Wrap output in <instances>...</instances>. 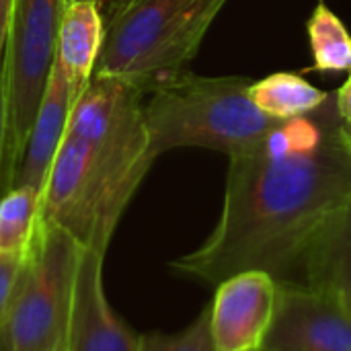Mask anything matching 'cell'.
Listing matches in <instances>:
<instances>
[{"label":"cell","instance_id":"cell-4","mask_svg":"<svg viewBox=\"0 0 351 351\" xmlns=\"http://www.w3.org/2000/svg\"><path fill=\"white\" fill-rule=\"evenodd\" d=\"M228 0H113L93 76L150 93L185 70Z\"/></svg>","mask_w":351,"mask_h":351},{"label":"cell","instance_id":"cell-7","mask_svg":"<svg viewBox=\"0 0 351 351\" xmlns=\"http://www.w3.org/2000/svg\"><path fill=\"white\" fill-rule=\"evenodd\" d=\"M261 351H351V311L323 288L278 284L276 315Z\"/></svg>","mask_w":351,"mask_h":351},{"label":"cell","instance_id":"cell-21","mask_svg":"<svg viewBox=\"0 0 351 351\" xmlns=\"http://www.w3.org/2000/svg\"><path fill=\"white\" fill-rule=\"evenodd\" d=\"M343 134H346L348 142L351 144V123H346V121H343Z\"/></svg>","mask_w":351,"mask_h":351},{"label":"cell","instance_id":"cell-15","mask_svg":"<svg viewBox=\"0 0 351 351\" xmlns=\"http://www.w3.org/2000/svg\"><path fill=\"white\" fill-rule=\"evenodd\" d=\"M41 193L33 187H14L0 195V251L27 255L37 232Z\"/></svg>","mask_w":351,"mask_h":351},{"label":"cell","instance_id":"cell-12","mask_svg":"<svg viewBox=\"0 0 351 351\" xmlns=\"http://www.w3.org/2000/svg\"><path fill=\"white\" fill-rule=\"evenodd\" d=\"M298 284L335 294L351 311V202L308 253Z\"/></svg>","mask_w":351,"mask_h":351},{"label":"cell","instance_id":"cell-1","mask_svg":"<svg viewBox=\"0 0 351 351\" xmlns=\"http://www.w3.org/2000/svg\"><path fill=\"white\" fill-rule=\"evenodd\" d=\"M350 202L351 144L333 93L317 111L282 121L255 150L230 156L212 234L171 269L214 286L241 271L298 284L308 253Z\"/></svg>","mask_w":351,"mask_h":351},{"label":"cell","instance_id":"cell-17","mask_svg":"<svg viewBox=\"0 0 351 351\" xmlns=\"http://www.w3.org/2000/svg\"><path fill=\"white\" fill-rule=\"evenodd\" d=\"M29 255H14L0 251V323L4 321L14 294L21 286V280L27 269Z\"/></svg>","mask_w":351,"mask_h":351},{"label":"cell","instance_id":"cell-13","mask_svg":"<svg viewBox=\"0 0 351 351\" xmlns=\"http://www.w3.org/2000/svg\"><path fill=\"white\" fill-rule=\"evenodd\" d=\"M249 97L265 115L286 121L317 111L329 99V93L319 90L300 74L276 72L261 80H253Z\"/></svg>","mask_w":351,"mask_h":351},{"label":"cell","instance_id":"cell-8","mask_svg":"<svg viewBox=\"0 0 351 351\" xmlns=\"http://www.w3.org/2000/svg\"><path fill=\"white\" fill-rule=\"evenodd\" d=\"M278 282L265 271H241L216 284L210 333L216 351H261L274 323Z\"/></svg>","mask_w":351,"mask_h":351},{"label":"cell","instance_id":"cell-9","mask_svg":"<svg viewBox=\"0 0 351 351\" xmlns=\"http://www.w3.org/2000/svg\"><path fill=\"white\" fill-rule=\"evenodd\" d=\"M103 253L86 247L82 249L64 337L66 351L142 350V335L134 333L107 302L103 290Z\"/></svg>","mask_w":351,"mask_h":351},{"label":"cell","instance_id":"cell-6","mask_svg":"<svg viewBox=\"0 0 351 351\" xmlns=\"http://www.w3.org/2000/svg\"><path fill=\"white\" fill-rule=\"evenodd\" d=\"M66 0H14L4 47L6 138L0 195L12 189L56 60Z\"/></svg>","mask_w":351,"mask_h":351},{"label":"cell","instance_id":"cell-2","mask_svg":"<svg viewBox=\"0 0 351 351\" xmlns=\"http://www.w3.org/2000/svg\"><path fill=\"white\" fill-rule=\"evenodd\" d=\"M144 95L121 78L93 76L72 105L41 193L39 218L103 255L156 158L144 119Z\"/></svg>","mask_w":351,"mask_h":351},{"label":"cell","instance_id":"cell-11","mask_svg":"<svg viewBox=\"0 0 351 351\" xmlns=\"http://www.w3.org/2000/svg\"><path fill=\"white\" fill-rule=\"evenodd\" d=\"M103 37L105 19L99 2L66 4L58 31L56 62L64 70L72 103L80 99L95 74V64L103 47Z\"/></svg>","mask_w":351,"mask_h":351},{"label":"cell","instance_id":"cell-18","mask_svg":"<svg viewBox=\"0 0 351 351\" xmlns=\"http://www.w3.org/2000/svg\"><path fill=\"white\" fill-rule=\"evenodd\" d=\"M335 103H337V111L341 119L346 123H351V72L348 80L343 82V86L335 93Z\"/></svg>","mask_w":351,"mask_h":351},{"label":"cell","instance_id":"cell-10","mask_svg":"<svg viewBox=\"0 0 351 351\" xmlns=\"http://www.w3.org/2000/svg\"><path fill=\"white\" fill-rule=\"evenodd\" d=\"M72 105L74 103L70 99V88H68L64 70L53 60L49 82H47L41 107L37 111L29 142L25 146V154L21 158L12 189L33 187L35 191L43 193L53 158L68 130Z\"/></svg>","mask_w":351,"mask_h":351},{"label":"cell","instance_id":"cell-14","mask_svg":"<svg viewBox=\"0 0 351 351\" xmlns=\"http://www.w3.org/2000/svg\"><path fill=\"white\" fill-rule=\"evenodd\" d=\"M311 53L317 72L351 70V35L341 19L319 0L306 23Z\"/></svg>","mask_w":351,"mask_h":351},{"label":"cell","instance_id":"cell-23","mask_svg":"<svg viewBox=\"0 0 351 351\" xmlns=\"http://www.w3.org/2000/svg\"><path fill=\"white\" fill-rule=\"evenodd\" d=\"M51 351H66V343L62 341V343H60V346H58L56 350H51Z\"/></svg>","mask_w":351,"mask_h":351},{"label":"cell","instance_id":"cell-19","mask_svg":"<svg viewBox=\"0 0 351 351\" xmlns=\"http://www.w3.org/2000/svg\"><path fill=\"white\" fill-rule=\"evenodd\" d=\"M12 4H14V0H0V62L4 60V47H6V37H8Z\"/></svg>","mask_w":351,"mask_h":351},{"label":"cell","instance_id":"cell-5","mask_svg":"<svg viewBox=\"0 0 351 351\" xmlns=\"http://www.w3.org/2000/svg\"><path fill=\"white\" fill-rule=\"evenodd\" d=\"M82 245L39 218L14 300L0 323V351H51L68 329Z\"/></svg>","mask_w":351,"mask_h":351},{"label":"cell","instance_id":"cell-20","mask_svg":"<svg viewBox=\"0 0 351 351\" xmlns=\"http://www.w3.org/2000/svg\"><path fill=\"white\" fill-rule=\"evenodd\" d=\"M4 138H6V88H4V64L0 62V169H2Z\"/></svg>","mask_w":351,"mask_h":351},{"label":"cell","instance_id":"cell-22","mask_svg":"<svg viewBox=\"0 0 351 351\" xmlns=\"http://www.w3.org/2000/svg\"><path fill=\"white\" fill-rule=\"evenodd\" d=\"M70 2H103V0H66V4H70Z\"/></svg>","mask_w":351,"mask_h":351},{"label":"cell","instance_id":"cell-3","mask_svg":"<svg viewBox=\"0 0 351 351\" xmlns=\"http://www.w3.org/2000/svg\"><path fill=\"white\" fill-rule=\"evenodd\" d=\"M251 78L179 72L158 82L144 103L154 154L173 148H208L230 156L255 150L282 121L249 97Z\"/></svg>","mask_w":351,"mask_h":351},{"label":"cell","instance_id":"cell-16","mask_svg":"<svg viewBox=\"0 0 351 351\" xmlns=\"http://www.w3.org/2000/svg\"><path fill=\"white\" fill-rule=\"evenodd\" d=\"M140 351H216L210 333V311L208 306L199 313V317L181 333L162 335L150 333L142 335Z\"/></svg>","mask_w":351,"mask_h":351}]
</instances>
